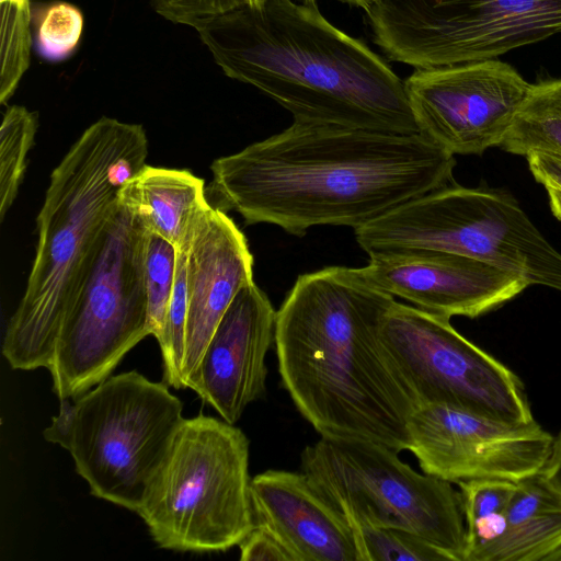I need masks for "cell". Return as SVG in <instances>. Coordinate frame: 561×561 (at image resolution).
Masks as SVG:
<instances>
[{
	"label": "cell",
	"instance_id": "484cf974",
	"mask_svg": "<svg viewBox=\"0 0 561 561\" xmlns=\"http://www.w3.org/2000/svg\"><path fill=\"white\" fill-rule=\"evenodd\" d=\"M187 316V254L185 242L178 247L176 273L173 291L158 340L163 367V382L175 389H185L183 360L185 351V327Z\"/></svg>",
	"mask_w": 561,
	"mask_h": 561
},
{
	"label": "cell",
	"instance_id": "cb8c5ba5",
	"mask_svg": "<svg viewBox=\"0 0 561 561\" xmlns=\"http://www.w3.org/2000/svg\"><path fill=\"white\" fill-rule=\"evenodd\" d=\"M0 103L14 94L30 66V0H0Z\"/></svg>",
	"mask_w": 561,
	"mask_h": 561
},
{
	"label": "cell",
	"instance_id": "e575fe53",
	"mask_svg": "<svg viewBox=\"0 0 561 561\" xmlns=\"http://www.w3.org/2000/svg\"><path fill=\"white\" fill-rule=\"evenodd\" d=\"M302 3H307V4H317L316 1L317 0H301Z\"/></svg>",
	"mask_w": 561,
	"mask_h": 561
},
{
	"label": "cell",
	"instance_id": "6da1fadb",
	"mask_svg": "<svg viewBox=\"0 0 561 561\" xmlns=\"http://www.w3.org/2000/svg\"><path fill=\"white\" fill-rule=\"evenodd\" d=\"M456 165L424 135L295 122L241 151L216 159L208 192L215 207L248 225L294 236L314 226L356 229L401 204L448 185Z\"/></svg>",
	"mask_w": 561,
	"mask_h": 561
},
{
	"label": "cell",
	"instance_id": "83f0119b",
	"mask_svg": "<svg viewBox=\"0 0 561 561\" xmlns=\"http://www.w3.org/2000/svg\"><path fill=\"white\" fill-rule=\"evenodd\" d=\"M242 561H294L293 556L267 529L254 526L239 543Z\"/></svg>",
	"mask_w": 561,
	"mask_h": 561
},
{
	"label": "cell",
	"instance_id": "d6986e66",
	"mask_svg": "<svg viewBox=\"0 0 561 561\" xmlns=\"http://www.w3.org/2000/svg\"><path fill=\"white\" fill-rule=\"evenodd\" d=\"M119 197L136 211L145 229L176 247L207 203L203 179L187 170L148 164L124 184Z\"/></svg>",
	"mask_w": 561,
	"mask_h": 561
},
{
	"label": "cell",
	"instance_id": "9a60e30c",
	"mask_svg": "<svg viewBox=\"0 0 561 561\" xmlns=\"http://www.w3.org/2000/svg\"><path fill=\"white\" fill-rule=\"evenodd\" d=\"M276 311L252 280L236 295L217 324L187 388L222 420L234 424L266 389V355Z\"/></svg>",
	"mask_w": 561,
	"mask_h": 561
},
{
	"label": "cell",
	"instance_id": "5b68a950",
	"mask_svg": "<svg viewBox=\"0 0 561 561\" xmlns=\"http://www.w3.org/2000/svg\"><path fill=\"white\" fill-rule=\"evenodd\" d=\"M249 447L222 419L183 420L137 512L158 547L199 553L239 546L254 527Z\"/></svg>",
	"mask_w": 561,
	"mask_h": 561
},
{
	"label": "cell",
	"instance_id": "d4e9b609",
	"mask_svg": "<svg viewBox=\"0 0 561 561\" xmlns=\"http://www.w3.org/2000/svg\"><path fill=\"white\" fill-rule=\"evenodd\" d=\"M347 520L360 561H449L443 551L410 531Z\"/></svg>",
	"mask_w": 561,
	"mask_h": 561
},
{
	"label": "cell",
	"instance_id": "7c38bea8",
	"mask_svg": "<svg viewBox=\"0 0 561 561\" xmlns=\"http://www.w3.org/2000/svg\"><path fill=\"white\" fill-rule=\"evenodd\" d=\"M404 87L419 133L455 156L499 147L531 84L488 59L415 69Z\"/></svg>",
	"mask_w": 561,
	"mask_h": 561
},
{
	"label": "cell",
	"instance_id": "ffe728a7",
	"mask_svg": "<svg viewBox=\"0 0 561 561\" xmlns=\"http://www.w3.org/2000/svg\"><path fill=\"white\" fill-rule=\"evenodd\" d=\"M499 147L524 157L533 153L561 157V78L531 84Z\"/></svg>",
	"mask_w": 561,
	"mask_h": 561
},
{
	"label": "cell",
	"instance_id": "603a6c76",
	"mask_svg": "<svg viewBox=\"0 0 561 561\" xmlns=\"http://www.w3.org/2000/svg\"><path fill=\"white\" fill-rule=\"evenodd\" d=\"M178 247L162 236L145 229L142 240L144 280L147 298V328L158 341L173 291Z\"/></svg>",
	"mask_w": 561,
	"mask_h": 561
},
{
	"label": "cell",
	"instance_id": "44dd1931",
	"mask_svg": "<svg viewBox=\"0 0 561 561\" xmlns=\"http://www.w3.org/2000/svg\"><path fill=\"white\" fill-rule=\"evenodd\" d=\"M457 484L460 489L466 523L465 561H473L480 550L503 534L506 526V507L516 481L472 479Z\"/></svg>",
	"mask_w": 561,
	"mask_h": 561
},
{
	"label": "cell",
	"instance_id": "7402d4cb",
	"mask_svg": "<svg viewBox=\"0 0 561 561\" xmlns=\"http://www.w3.org/2000/svg\"><path fill=\"white\" fill-rule=\"evenodd\" d=\"M37 130V114L21 105L4 112L0 127V219L12 206Z\"/></svg>",
	"mask_w": 561,
	"mask_h": 561
},
{
	"label": "cell",
	"instance_id": "4dcf8cb0",
	"mask_svg": "<svg viewBox=\"0 0 561 561\" xmlns=\"http://www.w3.org/2000/svg\"><path fill=\"white\" fill-rule=\"evenodd\" d=\"M548 194L550 210L553 216L561 221V190L554 187H545Z\"/></svg>",
	"mask_w": 561,
	"mask_h": 561
},
{
	"label": "cell",
	"instance_id": "9c48e42d",
	"mask_svg": "<svg viewBox=\"0 0 561 561\" xmlns=\"http://www.w3.org/2000/svg\"><path fill=\"white\" fill-rule=\"evenodd\" d=\"M144 232L136 211L121 201L56 337L47 369L59 400L76 399L112 376L126 354L149 335Z\"/></svg>",
	"mask_w": 561,
	"mask_h": 561
},
{
	"label": "cell",
	"instance_id": "3957f363",
	"mask_svg": "<svg viewBox=\"0 0 561 561\" xmlns=\"http://www.w3.org/2000/svg\"><path fill=\"white\" fill-rule=\"evenodd\" d=\"M195 30L227 77L259 89L295 122L419 133L404 80L317 4L266 0Z\"/></svg>",
	"mask_w": 561,
	"mask_h": 561
},
{
	"label": "cell",
	"instance_id": "d6a6232c",
	"mask_svg": "<svg viewBox=\"0 0 561 561\" xmlns=\"http://www.w3.org/2000/svg\"><path fill=\"white\" fill-rule=\"evenodd\" d=\"M543 561H561V547L548 554Z\"/></svg>",
	"mask_w": 561,
	"mask_h": 561
},
{
	"label": "cell",
	"instance_id": "4316f807",
	"mask_svg": "<svg viewBox=\"0 0 561 561\" xmlns=\"http://www.w3.org/2000/svg\"><path fill=\"white\" fill-rule=\"evenodd\" d=\"M83 28L81 11L68 2L46 7L37 22L35 44L38 54L48 60H62L77 48Z\"/></svg>",
	"mask_w": 561,
	"mask_h": 561
},
{
	"label": "cell",
	"instance_id": "5bb4252c",
	"mask_svg": "<svg viewBox=\"0 0 561 561\" xmlns=\"http://www.w3.org/2000/svg\"><path fill=\"white\" fill-rule=\"evenodd\" d=\"M363 276L376 288L432 314L477 318L529 286L522 276L454 252L409 249L369 255Z\"/></svg>",
	"mask_w": 561,
	"mask_h": 561
},
{
	"label": "cell",
	"instance_id": "277c9868",
	"mask_svg": "<svg viewBox=\"0 0 561 561\" xmlns=\"http://www.w3.org/2000/svg\"><path fill=\"white\" fill-rule=\"evenodd\" d=\"M147 154L141 125L102 117L53 170L26 288L3 336L2 355L12 369L48 368L61 322L118 210L121 190Z\"/></svg>",
	"mask_w": 561,
	"mask_h": 561
},
{
	"label": "cell",
	"instance_id": "f1b7e54d",
	"mask_svg": "<svg viewBox=\"0 0 561 561\" xmlns=\"http://www.w3.org/2000/svg\"><path fill=\"white\" fill-rule=\"evenodd\" d=\"M527 158L534 179L545 187L561 190V157L547 153H533Z\"/></svg>",
	"mask_w": 561,
	"mask_h": 561
},
{
	"label": "cell",
	"instance_id": "4fadbf2b",
	"mask_svg": "<svg viewBox=\"0 0 561 561\" xmlns=\"http://www.w3.org/2000/svg\"><path fill=\"white\" fill-rule=\"evenodd\" d=\"M409 450L424 473L458 483L519 481L540 473L554 438L534 420L507 424L448 405L420 403L408 419Z\"/></svg>",
	"mask_w": 561,
	"mask_h": 561
},
{
	"label": "cell",
	"instance_id": "ba28073f",
	"mask_svg": "<svg viewBox=\"0 0 561 561\" xmlns=\"http://www.w3.org/2000/svg\"><path fill=\"white\" fill-rule=\"evenodd\" d=\"M398 454L370 440L320 437L301 453V471L346 518L410 531L449 561H465L460 492Z\"/></svg>",
	"mask_w": 561,
	"mask_h": 561
},
{
	"label": "cell",
	"instance_id": "f546056e",
	"mask_svg": "<svg viewBox=\"0 0 561 561\" xmlns=\"http://www.w3.org/2000/svg\"><path fill=\"white\" fill-rule=\"evenodd\" d=\"M541 473L561 494V431L554 438L551 455Z\"/></svg>",
	"mask_w": 561,
	"mask_h": 561
},
{
	"label": "cell",
	"instance_id": "e0dca14e",
	"mask_svg": "<svg viewBox=\"0 0 561 561\" xmlns=\"http://www.w3.org/2000/svg\"><path fill=\"white\" fill-rule=\"evenodd\" d=\"M250 495L254 526L272 533L294 561H360L346 516L305 472L259 473Z\"/></svg>",
	"mask_w": 561,
	"mask_h": 561
},
{
	"label": "cell",
	"instance_id": "7a4b0ae2",
	"mask_svg": "<svg viewBox=\"0 0 561 561\" xmlns=\"http://www.w3.org/2000/svg\"><path fill=\"white\" fill-rule=\"evenodd\" d=\"M394 301L360 268L329 266L300 275L276 311L282 383L320 437L409 450L417 401L379 339Z\"/></svg>",
	"mask_w": 561,
	"mask_h": 561
},
{
	"label": "cell",
	"instance_id": "2e32d148",
	"mask_svg": "<svg viewBox=\"0 0 561 561\" xmlns=\"http://www.w3.org/2000/svg\"><path fill=\"white\" fill-rule=\"evenodd\" d=\"M187 254L184 386L238 291L253 280V255L226 211L208 202L183 240Z\"/></svg>",
	"mask_w": 561,
	"mask_h": 561
},
{
	"label": "cell",
	"instance_id": "8fae6325",
	"mask_svg": "<svg viewBox=\"0 0 561 561\" xmlns=\"http://www.w3.org/2000/svg\"><path fill=\"white\" fill-rule=\"evenodd\" d=\"M449 320L398 301L382 318L381 346L417 404L448 405L507 424L534 421L519 378Z\"/></svg>",
	"mask_w": 561,
	"mask_h": 561
},
{
	"label": "cell",
	"instance_id": "ac0fdd59",
	"mask_svg": "<svg viewBox=\"0 0 561 561\" xmlns=\"http://www.w3.org/2000/svg\"><path fill=\"white\" fill-rule=\"evenodd\" d=\"M503 534L473 561H543L561 547V494L538 473L516 482Z\"/></svg>",
	"mask_w": 561,
	"mask_h": 561
},
{
	"label": "cell",
	"instance_id": "836d02e7",
	"mask_svg": "<svg viewBox=\"0 0 561 561\" xmlns=\"http://www.w3.org/2000/svg\"><path fill=\"white\" fill-rule=\"evenodd\" d=\"M266 0H247V4L253 8L261 7Z\"/></svg>",
	"mask_w": 561,
	"mask_h": 561
},
{
	"label": "cell",
	"instance_id": "52a82bcc",
	"mask_svg": "<svg viewBox=\"0 0 561 561\" xmlns=\"http://www.w3.org/2000/svg\"><path fill=\"white\" fill-rule=\"evenodd\" d=\"M368 254L431 249L468 255L561 291V253L514 196L453 182L412 198L354 229Z\"/></svg>",
	"mask_w": 561,
	"mask_h": 561
},
{
	"label": "cell",
	"instance_id": "30bf717a",
	"mask_svg": "<svg viewBox=\"0 0 561 561\" xmlns=\"http://www.w3.org/2000/svg\"><path fill=\"white\" fill-rule=\"evenodd\" d=\"M366 14L385 55L415 69L496 59L561 33V0H375Z\"/></svg>",
	"mask_w": 561,
	"mask_h": 561
},
{
	"label": "cell",
	"instance_id": "1f68e13d",
	"mask_svg": "<svg viewBox=\"0 0 561 561\" xmlns=\"http://www.w3.org/2000/svg\"><path fill=\"white\" fill-rule=\"evenodd\" d=\"M354 7L364 9L365 11L371 5L375 0H341Z\"/></svg>",
	"mask_w": 561,
	"mask_h": 561
},
{
	"label": "cell",
	"instance_id": "8992f818",
	"mask_svg": "<svg viewBox=\"0 0 561 561\" xmlns=\"http://www.w3.org/2000/svg\"><path fill=\"white\" fill-rule=\"evenodd\" d=\"M182 412L167 383L131 370L60 400L43 436L70 454L93 496L137 513Z\"/></svg>",
	"mask_w": 561,
	"mask_h": 561
}]
</instances>
